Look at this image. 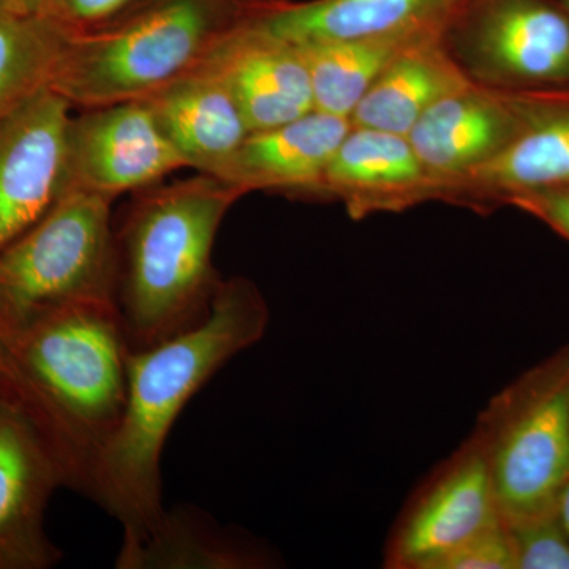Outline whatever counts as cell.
<instances>
[{"instance_id": "obj_8", "label": "cell", "mask_w": 569, "mask_h": 569, "mask_svg": "<svg viewBox=\"0 0 569 569\" xmlns=\"http://www.w3.org/2000/svg\"><path fill=\"white\" fill-rule=\"evenodd\" d=\"M71 116V104L44 89L0 123V250L61 197Z\"/></svg>"}, {"instance_id": "obj_4", "label": "cell", "mask_w": 569, "mask_h": 569, "mask_svg": "<svg viewBox=\"0 0 569 569\" xmlns=\"http://www.w3.org/2000/svg\"><path fill=\"white\" fill-rule=\"evenodd\" d=\"M257 0H134L70 32L51 89L71 108L144 100L197 69Z\"/></svg>"}, {"instance_id": "obj_26", "label": "cell", "mask_w": 569, "mask_h": 569, "mask_svg": "<svg viewBox=\"0 0 569 569\" xmlns=\"http://www.w3.org/2000/svg\"><path fill=\"white\" fill-rule=\"evenodd\" d=\"M508 201L538 217L569 241V186L511 194Z\"/></svg>"}, {"instance_id": "obj_6", "label": "cell", "mask_w": 569, "mask_h": 569, "mask_svg": "<svg viewBox=\"0 0 569 569\" xmlns=\"http://www.w3.org/2000/svg\"><path fill=\"white\" fill-rule=\"evenodd\" d=\"M479 447L505 526L556 512L569 478V347L498 397Z\"/></svg>"}, {"instance_id": "obj_21", "label": "cell", "mask_w": 569, "mask_h": 569, "mask_svg": "<svg viewBox=\"0 0 569 569\" xmlns=\"http://www.w3.org/2000/svg\"><path fill=\"white\" fill-rule=\"evenodd\" d=\"M417 39L421 37H380L296 44L309 71L316 110L350 119L378 74L397 52Z\"/></svg>"}, {"instance_id": "obj_1", "label": "cell", "mask_w": 569, "mask_h": 569, "mask_svg": "<svg viewBox=\"0 0 569 569\" xmlns=\"http://www.w3.org/2000/svg\"><path fill=\"white\" fill-rule=\"evenodd\" d=\"M129 351L108 298L47 307L0 332L3 403L39 433L63 486L88 497L104 445L122 418Z\"/></svg>"}, {"instance_id": "obj_27", "label": "cell", "mask_w": 569, "mask_h": 569, "mask_svg": "<svg viewBox=\"0 0 569 569\" xmlns=\"http://www.w3.org/2000/svg\"><path fill=\"white\" fill-rule=\"evenodd\" d=\"M0 13L18 14V17L44 14L47 0H0Z\"/></svg>"}, {"instance_id": "obj_11", "label": "cell", "mask_w": 569, "mask_h": 569, "mask_svg": "<svg viewBox=\"0 0 569 569\" xmlns=\"http://www.w3.org/2000/svg\"><path fill=\"white\" fill-rule=\"evenodd\" d=\"M58 463L28 419L0 406V569H48L62 552L44 531Z\"/></svg>"}, {"instance_id": "obj_3", "label": "cell", "mask_w": 569, "mask_h": 569, "mask_svg": "<svg viewBox=\"0 0 569 569\" xmlns=\"http://www.w3.org/2000/svg\"><path fill=\"white\" fill-rule=\"evenodd\" d=\"M246 194L198 173L144 189L114 231L112 302L132 350L201 323L222 279L212 263L224 216Z\"/></svg>"}, {"instance_id": "obj_12", "label": "cell", "mask_w": 569, "mask_h": 569, "mask_svg": "<svg viewBox=\"0 0 569 569\" xmlns=\"http://www.w3.org/2000/svg\"><path fill=\"white\" fill-rule=\"evenodd\" d=\"M201 66L230 89L250 132L282 126L316 110L309 71L298 47L254 26L250 14Z\"/></svg>"}, {"instance_id": "obj_23", "label": "cell", "mask_w": 569, "mask_h": 569, "mask_svg": "<svg viewBox=\"0 0 569 569\" xmlns=\"http://www.w3.org/2000/svg\"><path fill=\"white\" fill-rule=\"evenodd\" d=\"M516 569H569V538L556 512L507 526Z\"/></svg>"}, {"instance_id": "obj_17", "label": "cell", "mask_w": 569, "mask_h": 569, "mask_svg": "<svg viewBox=\"0 0 569 569\" xmlns=\"http://www.w3.org/2000/svg\"><path fill=\"white\" fill-rule=\"evenodd\" d=\"M447 37H421L397 52L356 107L351 126L408 134L438 100L473 84Z\"/></svg>"}, {"instance_id": "obj_2", "label": "cell", "mask_w": 569, "mask_h": 569, "mask_svg": "<svg viewBox=\"0 0 569 569\" xmlns=\"http://www.w3.org/2000/svg\"><path fill=\"white\" fill-rule=\"evenodd\" d=\"M263 295L249 280H222L211 312L157 346L127 358L122 418L104 445L92 500L121 523L122 546L134 545L162 518V456L171 429L193 396L268 328Z\"/></svg>"}, {"instance_id": "obj_16", "label": "cell", "mask_w": 569, "mask_h": 569, "mask_svg": "<svg viewBox=\"0 0 569 569\" xmlns=\"http://www.w3.org/2000/svg\"><path fill=\"white\" fill-rule=\"evenodd\" d=\"M187 167L219 178L250 133L230 89L198 66L144 99Z\"/></svg>"}, {"instance_id": "obj_14", "label": "cell", "mask_w": 569, "mask_h": 569, "mask_svg": "<svg viewBox=\"0 0 569 569\" xmlns=\"http://www.w3.org/2000/svg\"><path fill=\"white\" fill-rule=\"evenodd\" d=\"M522 129L507 99L473 82L432 104L407 138L432 194L488 162Z\"/></svg>"}, {"instance_id": "obj_18", "label": "cell", "mask_w": 569, "mask_h": 569, "mask_svg": "<svg viewBox=\"0 0 569 569\" xmlns=\"http://www.w3.org/2000/svg\"><path fill=\"white\" fill-rule=\"evenodd\" d=\"M320 193L340 194L351 208L367 211L430 197V181L407 134L351 126L326 170Z\"/></svg>"}, {"instance_id": "obj_15", "label": "cell", "mask_w": 569, "mask_h": 569, "mask_svg": "<svg viewBox=\"0 0 569 569\" xmlns=\"http://www.w3.org/2000/svg\"><path fill=\"white\" fill-rule=\"evenodd\" d=\"M350 129V119L313 110L282 126L250 132L219 179L244 193H320L326 170Z\"/></svg>"}, {"instance_id": "obj_10", "label": "cell", "mask_w": 569, "mask_h": 569, "mask_svg": "<svg viewBox=\"0 0 569 569\" xmlns=\"http://www.w3.org/2000/svg\"><path fill=\"white\" fill-rule=\"evenodd\" d=\"M475 0H258L250 21L288 43L448 36Z\"/></svg>"}, {"instance_id": "obj_28", "label": "cell", "mask_w": 569, "mask_h": 569, "mask_svg": "<svg viewBox=\"0 0 569 569\" xmlns=\"http://www.w3.org/2000/svg\"><path fill=\"white\" fill-rule=\"evenodd\" d=\"M556 515L569 538V478L561 488L559 497H557Z\"/></svg>"}, {"instance_id": "obj_22", "label": "cell", "mask_w": 569, "mask_h": 569, "mask_svg": "<svg viewBox=\"0 0 569 569\" xmlns=\"http://www.w3.org/2000/svg\"><path fill=\"white\" fill-rule=\"evenodd\" d=\"M69 36L47 14L0 13V123L51 89Z\"/></svg>"}, {"instance_id": "obj_30", "label": "cell", "mask_w": 569, "mask_h": 569, "mask_svg": "<svg viewBox=\"0 0 569 569\" xmlns=\"http://www.w3.org/2000/svg\"><path fill=\"white\" fill-rule=\"evenodd\" d=\"M0 406H6V403H3L2 389H0Z\"/></svg>"}, {"instance_id": "obj_20", "label": "cell", "mask_w": 569, "mask_h": 569, "mask_svg": "<svg viewBox=\"0 0 569 569\" xmlns=\"http://www.w3.org/2000/svg\"><path fill=\"white\" fill-rule=\"evenodd\" d=\"M569 186V111L520 130L497 156L447 183L448 192H537Z\"/></svg>"}, {"instance_id": "obj_5", "label": "cell", "mask_w": 569, "mask_h": 569, "mask_svg": "<svg viewBox=\"0 0 569 569\" xmlns=\"http://www.w3.org/2000/svg\"><path fill=\"white\" fill-rule=\"evenodd\" d=\"M112 200L66 189L50 211L0 250V332L71 299H112Z\"/></svg>"}, {"instance_id": "obj_9", "label": "cell", "mask_w": 569, "mask_h": 569, "mask_svg": "<svg viewBox=\"0 0 569 569\" xmlns=\"http://www.w3.org/2000/svg\"><path fill=\"white\" fill-rule=\"evenodd\" d=\"M452 29H462L479 74L569 80V14L556 0H475Z\"/></svg>"}, {"instance_id": "obj_24", "label": "cell", "mask_w": 569, "mask_h": 569, "mask_svg": "<svg viewBox=\"0 0 569 569\" xmlns=\"http://www.w3.org/2000/svg\"><path fill=\"white\" fill-rule=\"evenodd\" d=\"M432 569H516L515 549L503 522L468 539Z\"/></svg>"}, {"instance_id": "obj_7", "label": "cell", "mask_w": 569, "mask_h": 569, "mask_svg": "<svg viewBox=\"0 0 569 569\" xmlns=\"http://www.w3.org/2000/svg\"><path fill=\"white\" fill-rule=\"evenodd\" d=\"M187 167L146 100L89 108L71 116L67 132L66 189L114 201L141 192Z\"/></svg>"}, {"instance_id": "obj_19", "label": "cell", "mask_w": 569, "mask_h": 569, "mask_svg": "<svg viewBox=\"0 0 569 569\" xmlns=\"http://www.w3.org/2000/svg\"><path fill=\"white\" fill-rule=\"evenodd\" d=\"M264 557L194 507L168 511L140 541L121 546L119 569H244Z\"/></svg>"}, {"instance_id": "obj_29", "label": "cell", "mask_w": 569, "mask_h": 569, "mask_svg": "<svg viewBox=\"0 0 569 569\" xmlns=\"http://www.w3.org/2000/svg\"><path fill=\"white\" fill-rule=\"evenodd\" d=\"M556 2L569 14V0H556Z\"/></svg>"}, {"instance_id": "obj_13", "label": "cell", "mask_w": 569, "mask_h": 569, "mask_svg": "<svg viewBox=\"0 0 569 569\" xmlns=\"http://www.w3.org/2000/svg\"><path fill=\"white\" fill-rule=\"evenodd\" d=\"M501 522L488 459L478 443L411 509L392 542V567L432 569L468 539Z\"/></svg>"}, {"instance_id": "obj_25", "label": "cell", "mask_w": 569, "mask_h": 569, "mask_svg": "<svg viewBox=\"0 0 569 569\" xmlns=\"http://www.w3.org/2000/svg\"><path fill=\"white\" fill-rule=\"evenodd\" d=\"M134 0H47V17L70 32H80L102 24Z\"/></svg>"}]
</instances>
